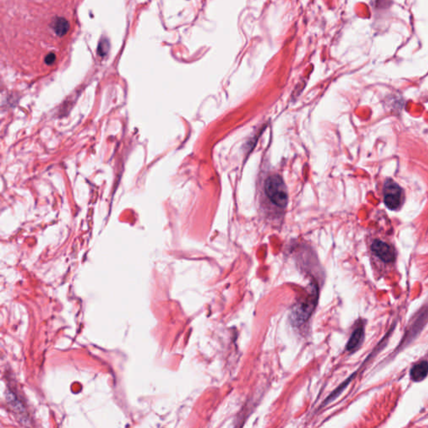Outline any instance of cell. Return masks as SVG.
I'll list each match as a JSON object with an SVG mask.
<instances>
[{
    "mask_svg": "<svg viewBox=\"0 0 428 428\" xmlns=\"http://www.w3.org/2000/svg\"><path fill=\"white\" fill-rule=\"evenodd\" d=\"M318 300V287L316 284H312L309 295L301 302L299 303L292 313L293 320L296 324L304 323L307 320L314 311Z\"/></svg>",
    "mask_w": 428,
    "mask_h": 428,
    "instance_id": "6da1fadb",
    "label": "cell"
},
{
    "mask_svg": "<svg viewBox=\"0 0 428 428\" xmlns=\"http://www.w3.org/2000/svg\"><path fill=\"white\" fill-rule=\"evenodd\" d=\"M265 193L273 203L279 207H284L288 203L286 186L281 177L272 176L266 180Z\"/></svg>",
    "mask_w": 428,
    "mask_h": 428,
    "instance_id": "7a4b0ae2",
    "label": "cell"
},
{
    "mask_svg": "<svg viewBox=\"0 0 428 428\" xmlns=\"http://www.w3.org/2000/svg\"><path fill=\"white\" fill-rule=\"evenodd\" d=\"M383 200L389 209L398 211L405 202V193L393 180L389 178L383 186Z\"/></svg>",
    "mask_w": 428,
    "mask_h": 428,
    "instance_id": "3957f363",
    "label": "cell"
},
{
    "mask_svg": "<svg viewBox=\"0 0 428 428\" xmlns=\"http://www.w3.org/2000/svg\"><path fill=\"white\" fill-rule=\"evenodd\" d=\"M371 250L376 256L386 263H391L396 259V251L393 247L382 240H374L371 245Z\"/></svg>",
    "mask_w": 428,
    "mask_h": 428,
    "instance_id": "277c9868",
    "label": "cell"
},
{
    "mask_svg": "<svg viewBox=\"0 0 428 428\" xmlns=\"http://www.w3.org/2000/svg\"><path fill=\"white\" fill-rule=\"evenodd\" d=\"M364 336H365V332H364V329L362 327H359L356 329L352 333V336L350 338L349 341L346 344L347 351L349 352H355L358 349L359 347L361 346V344L363 342Z\"/></svg>",
    "mask_w": 428,
    "mask_h": 428,
    "instance_id": "5b68a950",
    "label": "cell"
},
{
    "mask_svg": "<svg viewBox=\"0 0 428 428\" xmlns=\"http://www.w3.org/2000/svg\"><path fill=\"white\" fill-rule=\"evenodd\" d=\"M427 361H421L420 363L415 365L411 370V378L413 382H421L427 377Z\"/></svg>",
    "mask_w": 428,
    "mask_h": 428,
    "instance_id": "8992f818",
    "label": "cell"
},
{
    "mask_svg": "<svg viewBox=\"0 0 428 428\" xmlns=\"http://www.w3.org/2000/svg\"><path fill=\"white\" fill-rule=\"evenodd\" d=\"M54 31L58 36H64L70 30V23L64 18H57L53 23Z\"/></svg>",
    "mask_w": 428,
    "mask_h": 428,
    "instance_id": "52a82bcc",
    "label": "cell"
},
{
    "mask_svg": "<svg viewBox=\"0 0 428 428\" xmlns=\"http://www.w3.org/2000/svg\"><path fill=\"white\" fill-rule=\"evenodd\" d=\"M109 50V42L106 40H101L98 47V54L100 56H105Z\"/></svg>",
    "mask_w": 428,
    "mask_h": 428,
    "instance_id": "ba28073f",
    "label": "cell"
},
{
    "mask_svg": "<svg viewBox=\"0 0 428 428\" xmlns=\"http://www.w3.org/2000/svg\"><path fill=\"white\" fill-rule=\"evenodd\" d=\"M56 54L54 53H49L45 56V59H44V61H45V63L47 64L48 65H51L55 63V61H56Z\"/></svg>",
    "mask_w": 428,
    "mask_h": 428,
    "instance_id": "9c48e42d",
    "label": "cell"
}]
</instances>
